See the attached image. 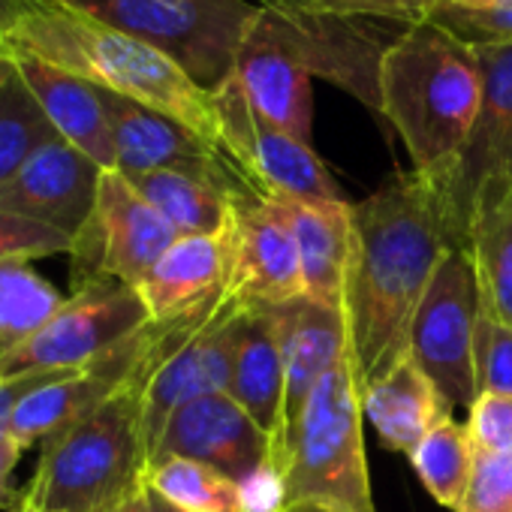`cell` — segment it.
I'll list each match as a JSON object with an SVG mask.
<instances>
[{
	"label": "cell",
	"instance_id": "cell-20",
	"mask_svg": "<svg viewBox=\"0 0 512 512\" xmlns=\"http://www.w3.org/2000/svg\"><path fill=\"white\" fill-rule=\"evenodd\" d=\"M229 395L269 434L272 470L281 482L290 464V440H287V419H284L287 374H284L278 329L263 305H247L241 314Z\"/></svg>",
	"mask_w": 512,
	"mask_h": 512
},
{
	"label": "cell",
	"instance_id": "cell-39",
	"mask_svg": "<svg viewBox=\"0 0 512 512\" xmlns=\"http://www.w3.org/2000/svg\"><path fill=\"white\" fill-rule=\"evenodd\" d=\"M145 494H148V512H181L178 506H172L169 500H163L157 491H151L148 485H145Z\"/></svg>",
	"mask_w": 512,
	"mask_h": 512
},
{
	"label": "cell",
	"instance_id": "cell-30",
	"mask_svg": "<svg viewBox=\"0 0 512 512\" xmlns=\"http://www.w3.org/2000/svg\"><path fill=\"white\" fill-rule=\"evenodd\" d=\"M52 139H58L55 127L16 70L0 88V187Z\"/></svg>",
	"mask_w": 512,
	"mask_h": 512
},
{
	"label": "cell",
	"instance_id": "cell-27",
	"mask_svg": "<svg viewBox=\"0 0 512 512\" xmlns=\"http://www.w3.org/2000/svg\"><path fill=\"white\" fill-rule=\"evenodd\" d=\"M145 485L181 512H256L241 482L193 458H154L145 467Z\"/></svg>",
	"mask_w": 512,
	"mask_h": 512
},
{
	"label": "cell",
	"instance_id": "cell-16",
	"mask_svg": "<svg viewBox=\"0 0 512 512\" xmlns=\"http://www.w3.org/2000/svg\"><path fill=\"white\" fill-rule=\"evenodd\" d=\"M235 266L229 293L244 305H284L305 296L293 229L272 199L244 193L232 199Z\"/></svg>",
	"mask_w": 512,
	"mask_h": 512
},
{
	"label": "cell",
	"instance_id": "cell-35",
	"mask_svg": "<svg viewBox=\"0 0 512 512\" xmlns=\"http://www.w3.org/2000/svg\"><path fill=\"white\" fill-rule=\"evenodd\" d=\"M467 434L476 452L506 455L512 452V395L479 392L467 407Z\"/></svg>",
	"mask_w": 512,
	"mask_h": 512
},
{
	"label": "cell",
	"instance_id": "cell-41",
	"mask_svg": "<svg viewBox=\"0 0 512 512\" xmlns=\"http://www.w3.org/2000/svg\"><path fill=\"white\" fill-rule=\"evenodd\" d=\"M115 512H148V494L145 491H139L133 500H127L124 506H118Z\"/></svg>",
	"mask_w": 512,
	"mask_h": 512
},
{
	"label": "cell",
	"instance_id": "cell-14",
	"mask_svg": "<svg viewBox=\"0 0 512 512\" xmlns=\"http://www.w3.org/2000/svg\"><path fill=\"white\" fill-rule=\"evenodd\" d=\"M244 308L247 305L238 296L226 293L214 317L151 377L142 401V443L148 461L175 410H181L196 398L229 392Z\"/></svg>",
	"mask_w": 512,
	"mask_h": 512
},
{
	"label": "cell",
	"instance_id": "cell-37",
	"mask_svg": "<svg viewBox=\"0 0 512 512\" xmlns=\"http://www.w3.org/2000/svg\"><path fill=\"white\" fill-rule=\"evenodd\" d=\"M22 455H25V449L10 434L0 437V506H7V503L19 506L25 500V494H13V485H10V476L19 467Z\"/></svg>",
	"mask_w": 512,
	"mask_h": 512
},
{
	"label": "cell",
	"instance_id": "cell-9",
	"mask_svg": "<svg viewBox=\"0 0 512 512\" xmlns=\"http://www.w3.org/2000/svg\"><path fill=\"white\" fill-rule=\"evenodd\" d=\"M148 323L151 314L136 287L109 278L91 281L67 296V305L37 338L0 356V380L40 371H82Z\"/></svg>",
	"mask_w": 512,
	"mask_h": 512
},
{
	"label": "cell",
	"instance_id": "cell-38",
	"mask_svg": "<svg viewBox=\"0 0 512 512\" xmlns=\"http://www.w3.org/2000/svg\"><path fill=\"white\" fill-rule=\"evenodd\" d=\"M37 4V0H0V55L4 52V43L10 37V31L16 28V22Z\"/></svg>",
	"mask_w": 512,
	"mask_h": 512
},
{
	"label": "cell",
	"instance_id": "cell-2",
	"mask_svg": "<svg viewBox=\"0 0 512 512\" xmlns=\"http://www.w3.org/2000/svg\"><path fill=\"white\" fill-rule=\"evenodd\" d=\"M4 52L31 55L97 88L136 100L220 148L214 97L163 52L82 10L58 0H37L10 31Z\"/></svg>",
	"mask_w": 512,
	"mask_h": 512
},
{
	"label": "cell",
	"instance_id": "cell-32",
	"mask_svg": "<svg viewBox=\"0 0 512 512\" xmlns=\"http://www.w3.org/2000/svg\"><path fill=\"white\" fill-rule=\"evenodd\" d=\"M73 250V238L37 223L31 217L13 214L0 208V266L4 263H31V260H43V256H55V253H70Z\"/></svg>",
	"mask_w": 512,
	"mask_h": 512
},
{
	"label": "cell",
	"instance_id": "cell-19",
	"mask_svg": "<svg viewBox=\"0 0 512 512\" xmlns=\"http://www.w3.org/2000/svg\"><path fill=\"white\" fill-rule=\"evenodd\" d=\"M272 314L281 341V359L287 374L284 419L287 440L293 446V431L314 392V386L350 353V332L344 308L320 305L308 296L290 299L284 305H263Z\"/></svg>",
	"mask_w": 512,
	"mask_h": 512
},
{
	"label": "cell",
	"instance_id": "cell-23",
	"mask_svg": "<svg viewBox=\"0 0 512 512\" xmlns=\"http://www.w3.org/2000/svg\"><path fill=\"white\" fill-rule=\"evenodd\" d=\"M467 256L476 272L479 314L512 326V181H485L467 217Z\"/></svg>",
	"mask_w": 512,
	"mask_h": 512
},
{
	"label": "cell",
	"instance_id": "cell-31",
	"mask_svg": "<svg viewBox=\"0 0 512 512\" xmlns=\"http://www.w3.org/2000/svg\"><path fill=\"white\" fill-rule=\"evenodd\" d=\"M425 19L446 28L452 37L473 49L512 46V0H494L482 7L425 4Z\"/></svg>",
	"mask_w": 512,
	"mask_h": 512
},
{
	"label": "cell",
	"instance_id": "cell-7",
	"mask_svg": "<svg viewBox=\"0 0 512 512\" xmlns=\"http://www.w3.org/2000/svg\"><path fill=\"white\" fill-rule=\"evenodd\" d=\"M175 61L214 94L235 73L238 52L260 19L250 0H58Z\"/></svg>",
	"mask_w": 512,
	"mask_h": 512
},
{
	"label": "cell",
	"instance_id": "cell-40",
	"mask_svg": "<svg viewBox=\"0 0 512 512\" xmlns=\"http://www.w3.org/2000/svg\"><path fill=\"white\" fill-rule=\"evenodd\" d=\"M275 512H335L323 503H287V506H278Z\"/></svg>",
	"mask_w": 512,
	"mask_h": 512
},
{
	"label": "cell",
	"instance_id": "cell-33",
	"mask_svg": "<svg viewBox=\"0 0 512 512\" xmlns=\"http://www.w3.org/2000/svg\"><path fill=\"white\" fill-rule=\"evenodd\" d=\"M473 371L476 395L503 392L512 395V326L494 323L479 314L473 335Z\"/></svg>",
	"mask_w": 512,
	"mask_h": 512
},
{
	"label": "cell",
	"instance_id": "cell-5",
	"mask_svg": "<svg viewBox=\"0 0 512 512\" xmlns=\"http://www.w3.org/2000/svg\"><path fill=\"white\" fill-rule=\"evenodd\" d=\"M145 389V380H133L91 416L43 440L25 500L43 512H115L145 491Z\"/></svg>",
	"mask_w": 512,
	"mask_h": 512
},
{
	"label": "cell",
	"instance_id": "cell-43",
	"mask_svg": "<svg viewBox=\"0 0 512 512\" xmlns=\"http://www.w3.org/2000/svg\"><path fill=\"white\" fill-rule=\"evenodd\" d=\"M425 4H455V7H482V4H494V0H425Z\"/></svg>",
	"mask_w": 512,
	"mask_h": 512
},
{
	"label": "cell",
	"instance_id": "cell-29",
	"mask_svg": "<svg viewBox=\"0 0 512 512\" xmlns=\"http://www.w3.org/2000/svg\"><path fill=\"white\" fill-rule=\"evenodd\" d=\"M410 464L425 491L437 503L455 509L470 485V473L476 464V446L467 434V425L446 419L431 428L410 452Z\"/></svg>",
	"mask_w": 512,
	"mask_h": 512
},
{
	"label": "cell",
	"instance_id": "cell-3",
	"mask_svg": "<svg viewBox=\"0 0 512 512\" xmlns=\"http://www.w3.org/2000/svg\"><path fill=\"white\" fill-rule=\"evenodd\" d=\"M482 106L476 49L431 19L416 22L380 70V115L398 130L413 169L434 172L464 151Z\"/></svg>",
	"mask_w": 512,
	"mask_h": 512
},
{
	"label": "cell",
	"instance_id": "cell-12",
	"mask_svg": "<svg viewBox=\"0 0 512 512\" xmlns=\"http://www.w3.org/2000/svg\"><path fill=\"white\" fill-rule=\"evenodd\" d=\"M100 100L109 118L115 169L121 175L139 172H178L214 184L217 190L235 196L253 193L235 163L211 142H205L190 127L169 115H160L136 100L100 88Z\"/></svg>",
	"mask_w": 512,
	"mask_h": 512
},
{
	"label": "cell",
	"instance_id": "cell-25",
	"mask_svg": "<svg viewBox=\"0 0 512 512\" xmlns=\"http://www.w3.org/2000/svg\"><path fill=\"white\" fill-rule=\"evenodd\" d=\"M362 413L371 419L386 449L410 455L431 428L452 419V404L407 356L362 389Z\"/></svg>",
	"mask_w": 512,
	"mask_h": 512
},
{
	"label": "cell",
	"instance_id": "cell-28",
	"mask_svg": "<svg viewBox=\"0 0 512 512\" xmlns=\"http://www.w3.org/2000/svg\"><path fill=\"white\" fill-rule=\"evenodd\" d=\"M67 305V296L49 284L31 263L0 266V356L37 338Z\"/></svg>",
	"mask_w": 512,
	"mask_h": 512
},
{
	"label": "cell",
	"instance_id": "cell-15",
	"mask_svg": "<svg viewBox=\"0 0 512 512\" xmlns=\"http://www.w3.org/2000/svg\"><path fill=\"white\" fill-rule=\"evenodd\" d=\"M476 58L482 70V106L476 127L455 163L431 172L446 193V205L464 235V247L476 190L491 178L512 181V46H485L476 49Z\"/></svg>",
	"mask_w": 512,
	"mask_h": 512
},
{
	"label": "cell",
	"instance_id": "cell-17",
	"mask_svg": "<svg viewBox=\"0 0 512 512\" xmlns=\"http://www.w3.org/2000/svg\"><path fill=\"white\" fill-rule=\"evenodd\" d=\"M103 172L100 163L58 136L0 187V208L46 223L76 241L94 217Z\"/></svg>",
	"mask_w": 512,
	"mask_h": 512
},
{
	"label": "cell",
	"instance_id": "cell-11",
	"mask_svg": "<svg viewBox=\"0 0 512 512\" xmlns=\"http://www.w3.org/2000/svg\"><path fill=\"white\" fill-rule=\"evenodd\" d=\"M479 320L476 272L464 247H452L437 266L410 329V359L455 407L476 401L473 335Z\"/></svg>",
	"mask_w": 512,
	"mask_h": 512
},
{
	"label": "cell",
	"instance_id": "cell-18",
	"mask_svg": "<svg viewBox=\"0 0 512 512\" xmlns=\"http://www.w3.org/2000/svg\"><path fill=\"white\" fill-rule=\"evenodd\" d=\"M232 223L214 235H181L136 287L151 320L166 323L220 305L232 287Z\"/></svg>",
	"mask_w": 512,
	"mask_h": 512
},
{
	"label": "cell",
	"instance_id": "cell-36",
	"mask_svg": "<svg viewBox=\"0 0 512 512\" xmlns=\"http://www.w3.org/2000/svg\"><path fill=\"white\" fill-rule=\"evenodd\" d=\"M64 374H70V371H40V374H22V377H13V380H0V437H7V425H10L13 410L31 392L61 380Z\"/></svg>",
	"mask_w": 512,
	"mask_h": 512
},
{
	"label": "cell",
	"instance_id": "cell-1",
	"mask_svg": "<svg viewBox=\"0 0 512 512\" xmlns=\"http://www.w3.org/2000/svg\"><path fill=\"white\" fill-rule=\"evenodd\" d=\"M464 235L431 172H404L353 205V244L344 275V317L359 389L410 353L419 302Z\"/></svg>",
	"mask_w": 512,
	"mask_h": 512
},
{
	"label": "cell",
	"instance_id": "cell-6",
	"mask_svg": "<svg viewBox=\"0 0 512 512\" xmlns=\"http://www.w3.org/2000/svg\"><path fill=\"white\" fill-rule=\"evenodd\" d=\"M362 416V389L347 353L314 386L299 416L278 506L323 503L335 512H374Z\"/></svg>",
	"mask_w": 512,
	"mask_h": 512
},
{
	"label": "cell",
	"instance_id": "cell-24",
	"mask_svg": "<svg viewBox=\"0 0 512 512\" xmlns=\"http://www.w3.org/2000/svg\"><path fill=\"white\" fill-rule=\"evenodd\" d=\"M272 202L281 208L293 229L302 260L305 296L329 308H344V275L353 244V205H311L299 199Z\"/></svg>",
	"mask_w": 512,
	"mask_h": 512
},
{
	"label": "cell",
	"instance_id": "cell-42",
	"mask_svg": "<svg viewBox=\"0 0 512 512\" xmlns=\"http://www.w3.org/2000/svg\"><path fill=\"white\" fill-rule=\"evenodd\" d=\"M16 73V61L10 55H0V88H4Z\"/></svg>",
	"mask_w": 512,
	"mask_h": 512
},
{
	"label": "cell",
	"instance_id": "cell-22",
	"mask_svg": "<svg viewBox=\"0 0 512 512\" xmlns=\"http://www.w3.org/2000/svg\"><path fill=\"white\" fill-rule=\"evenodd\" d=\"M10 58L16 61L22 82L46 112L55 133L73 148H79L82 154H88L103 169H115L118 160H115L112 130L100 100V88L67 70L43 64L31 55H10Z\"/></svg>",
	"mask_w": 512,
	"mask_h": 512
},
{
	"label": "cell",
	"instance_id": "cell-4",
	"mask_svg": "<svg viewBox=\"0 0 512 512\" xmlns=\"http://www.w3.org/2000/svg\"><path fill=\"white\" fill-rule=\"evenodd\" d=\"M260 25L311 79H326L380 115V70L425 19V0H256Z\"/></svg>",
	"mask_w": 512,
	"mask_h": 512
},
{
	"label": "cell",
	"instance_id": "cell-8",
	"mask_svg": "<svg viewBox=\"0 0 512 512\" xmlns=\"http://www.w3.org/2000/svg\"><path fill=\"white\" fill-rule=\"evenodd\" d=\"M220 148L247 187L263 199H299L311 205L347 202L320 154L296 136L269 124L250 106L241 85L226 79L214 94Z\"/></svg>",
	"mask_w": 512,
	"mask_h": 512
},
{
	"label": "cell",
	"instance_id": "cell-10",
	"mask_svg": "<svg viewBox=\"0 0 512 512\" xmlns=\"http://www.w3.org/2000/svg\"><path fill=\"white\" fill-rule=\"evenodd\" d=\"M175 226L118 169L100 178L97 208L70 250V293L109 278L139 287L160 256L178 241Z\"/></svg>",
	"mask_w": 512,
	"mask_h": 512
},
{
	"label": "cell",
	"instance_id": "cell-44",
	"mask_svg": "<svg viewBox=\"0 0 512 512\" xmlns=\"http://www.w3.org/2000/svg\"><path fill=\"white\" fill-rule=\"evenodd\" d=\"M13 512H43V509H37V506H31L28 500H22V503H19V506H16Z\"/></svg>",
	"mask_w": 512,
	"mask_h": 512
},
{
	"label": "cell",
	"instance_id": "cell-34",
	"mask_svg": "<svg viewBox=\"0 0 512 512\" xmlns=\"http://www.w3.org/2000/svg\"><path fill=\"white\" fill-rule=\"evenodd\" d=\"M455 512H512V452H476L470 485Z\"/></svg>",
	"mask_w": 512,
	"mask_h": 512
},
{
	"label": "cell",
	"instance_id": "cell-13",
	"mask_svg": "<svg viewBox=\"0 0 512 512\" xmlns=\"http://www.w3.org/2000/svg\"><path fill=\"white\" fill-rule=\"evenodd\" d=\"M166 455L202 461L241 482L247 491H253L256 482L266 479L278 482L272 470L269 434L232 401L229 392H214L175 410V416L160 434L151 461Z\"/></svg>",
	"mask_w": 512,
	"mask_h": 512
},
{
	"label": "cell",
	"instance_id": "cell-26",
	"mask_svg": "<svg viewBox=\"0 0 512 512\" xmlns=\"http://www.w3.org/2000/svg\"><path fill=\"white\" fill-rule=\"evenodd\" d=\"M127 178L178 235H214L232 223V196L208 181L178 172H139Z\"/></svg>",
	"mask_w": 512,
	"mask_h": 512
},
{
	"label": "cell",
	"instance_id": "cell-21",
	"mask_svg": "<svg viewBox=\"0 0 512 512\" xmlns=\"http://www.w3.org/2000/svg\"><path fill=\"white\" fill-rule=\"evenodd\" d=\"M232 76L241 85L250 106L269 124L311 145V130H314L311 76L260 25L250 28Z\"/></svg>",
	"mask_w": 512,
	"mask_h": 512
}]
</instances>
